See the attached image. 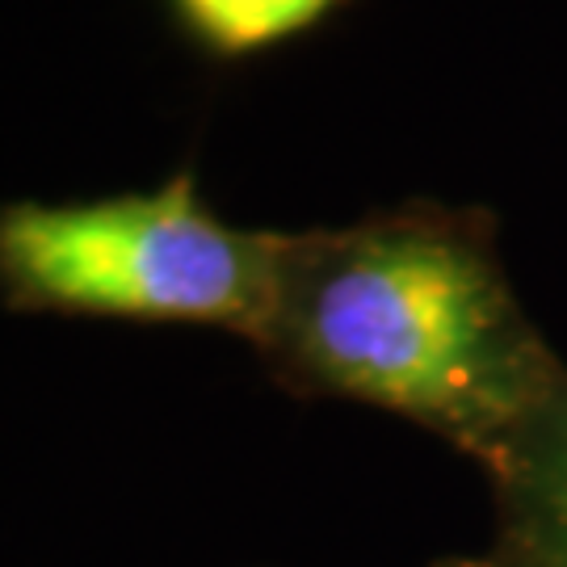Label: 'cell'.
<instances>
[{"instance_id":"obj_1","label":"cell","mask_w":567,"mask_h":567,"mask_svg":"<svg viewBox=\"0 0 567 567\" xmlns=\"http://www.w3.org/2000/svg\"><path fill=\"white\" fill-rule=\"evenodd\" d=\"M252 349L286 391L404 416L480 471L567 374L484 219L429 203L286 231Z\"/></svg>"},{"instance_id":"obj_2","label":"cell","mask_w":567,"mask_h":567,"mask_svg":"<svg viewBox=\"0 0 567 567\" xmlns=\"http://www.w3.org/2000/svg\"><path fill=\"white\" fill-rule=\"evenodd\" d=\"M286 231L219 219L182 168L156 189L93 203L0 206V303L25 316L261 332Z\"/></svg>"},{"instance_id":"obj_3","label":"cell","mask_w":567,"mask_h":567,"mask_svg":"<svg viewBox=\"0 0 567 567\" xmlns=\"http://www.w3.org/2000/svg\"><path fill=\"white\" fill-rule=\"evenodd\" d=\"M492 555L513 567H567V374L487 466Z\"/></svg>"},{"instance_id":"obj_4","label":"cell","mask_w":567,"mask_h":567,"mask_svg":"<svg viewBox=\"0 0 567 567\" xmlns=\"http://www.w3.org/2000/svg\"><path fill=\"white\" fill-rule=\"evenodd\" d=\"M337 4L341 0H173L185 30L224 60L295 39Z\"/></svg>"},{"instance_id":"obj_5","label":"cell","mask_w":567,"mask_h":567,"mask_svg":"<svg viewBox=\"0 0 567 567\" xmlns=\"http://www.w3.org/2000/svg\"><path fill=\"white\" fill-rule=\"evenodd\" d=\"M429 567H513V564L496 559L492 550H475V555H446V559H433Z\"/></svg>"}]
</instances>
